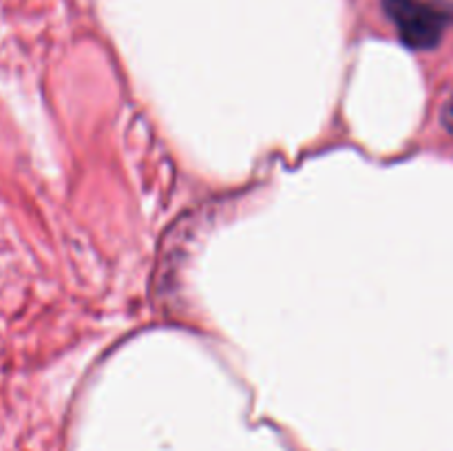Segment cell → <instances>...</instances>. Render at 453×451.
<instances>
[{"instance_id": "cell-1", "label": "cell", "mask_w": 453, "mask_h": 451, "mask_svg": "<svg viewBox=\"0 0 453 451\" xmlns=\"http://www.w3.org/2000/svg\"><path fill=\"white\" fill-rule=\"evenodd\" d=\"M383 4L401 40L411 49L436 47L451 20L449 11L423 0H383Z\"/></svg>"}]
</instances>
